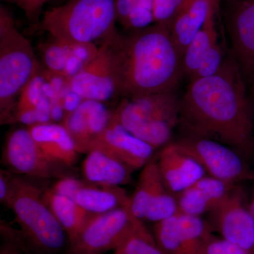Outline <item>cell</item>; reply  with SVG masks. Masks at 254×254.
I'll list each match as a JSON object with an SVG mask.
<instances>
[{
	"instance_id": "d4e9b609",
	"label": "cell",
	"mask_w": 254,
	"mask_h": 254,
	"mask_svg": "<svg viewBox=\"0 0 254 254\" xmlns=\"http://www.w3.org/2000/svg\"><path fill=\"white\" fill-rule=\"evenodd\" d=\"M175 215L155 222L153 232L155 243L164 254H190L177 227Z\"/></svg>"
},
{
	"instance_id": "44dd1931",
	"label": "cell",
	"mask_w": 254,
	"mask_h": 254,
	"mask_svg": "<svg viewBox=\"0 0 254 254\" xmlns=\"http://www.w3.org/2000/svg\"><path fill=\"white\" fill-rule=\"evenodd\" d=\"M130 198L131 196L121 187L96 185L87 181L74 197L78 205L92 214L129 206Z\"/></svg>"
},
{
	"instance_id": "e575fe53",
	"label": "cell",
	"mask_w": 254,
	"mask_h": 254,
	"mask_svg": "<svg viewBox=\"0 0 254 254\" xmlns=\"http://www.w3.org/2000/svg\"><path fill=\"white\" fill-rule=\"evenodd\" d=\"M49 0H11L20 8L31 21L38 18L44 5Z\"/></svg>"
},
{
	"instance_id": "484cf974",
	"label": "cell",
	"mask_w": 254,
	"mask_h": 254,
	"mask_svg": "<svg viewBox=\"0 0 254 254\" xmlns=\"http://www.w3.org/2000/svg\"><path fill=\"white\" fill-rule=\"evenodd\" d=\"M46 81V76L40 71L23 88L18 98L16 110H38L50 115L51 105L43 89Z\"/></svg>"
},
{
	"instance_id": "9a60e30c",
	"label": "cell",
	"mask_w": 254,
	"mask_h": 254,
	"mask_svg": "<svg viewBox=\"0 0 254 254\" xmlns=\"http://www.w3.org/2000/svg\"><path fill=\"white\" fill-rule=\"evenodd\" d=\"M113 155L133 170L143 168L153 158V147L127 131L111 119L105 128L91 145Z\"/></svg>"
},
{
	"instance_id": "60d3db41",
	"label": "cell",
	"mask_w": 254,
	"mask_h": 254,
	"mask_svg": "<svg viewBox=\"0 0 254 254\" xmlns=\"http://www.w3.org/2000/svg\"><path fill=\"white\" fill-rule=\"evenodd\" d=\"M249 254H254V240L253 245H252V248H251L250 252H249Z\"/></svg>"
},
{
	"instance_id": "ba28073f",
	"label": "cell",
	"mask_w": 254,
	"mask_h": 254,
	"mask_svg": "<svg viewBox=\"0 0 254 254\" xmlns=\"http://www.w3.org/2000/svg\"><path fill=\"white\" fill-rule=\"evenodd\" d=\"M143 223L133 215L129 206L92 214L76 238L69 243V254H104L114 251Z\"/></svg>"
},
{
	"instance_id": "f35d334b",
	"label": "cell",
	"mask_w": 254,
	"mask_h": 254,
	"mask_svg": "<svg viewBox=\"0 0 254 254\" xmlns=\"http://www.w3.org/2000/svg\"><path fill=\"white\" fill-rule=\"evenodd\" d=\"M251 94H250V100L251 103H252V108L254 106V81H252V84H251Z\"/></svg>"
},
{
	"instance_id": "83f0119b",
	"label": "cell",
	"mask_w": 254,
	"mask_h": 254,
	"mask_svg": "<svg viewBox=\"0 0 254 254\" xmlns=\"http://www.w3.org/2000/svg\"><path fill=\"white\" fill-rule=\"evenodd\" d=\"M40 52L48 72L63 77L69 53V43L52 38L41 45Z\"/></svg>"
},
{
	"instance_id": "d6a6232c",
	"label": "cell",
	"mask_w": 254,
	"mask_h": 254,
	"mask_svg": "<svg viewBox=\"0 0 254 254\" xmlns=\"http://www.w3.org/2000/svg\"><path fill=\"white\" fill-rule=\"evenodd\" d=\"M200 254H249L235 244L214 236L203 247Z\"/></svg>"
},
{
	"instance_id": "8d00e7d4",
	"label": "cell",
	"mask_w": 254,
	"mask_h": 254,
	"mask_svg": "<svg viewBox=\"0 0 254 254\" xmlns=\"http://www.w3.org/2000/svg\"><path fill=\"white\" fill-rule=\"evenodd\" d=\"M14 175L9 172L1 170L0 171V201L6 206L9 199L11 189V181Z\"/></svg>"
},
{
	"instance_id": "d590c367",
	"label": "cell",
	"mask_w": 254,
	"mask_h": 254,
	"mask_svg": "<svg viewBox=\"0 0 254 254\" xmlns=\"http://www.w3.org/2000/svg\"><path fill=\"white\" fill-rule=\"evenodd\" d=\"M137 1L138 0H116L115 1L117 22L123 27L126 24L127 19L136 6Z\"/></svg>"
},
{
	"instance_id": "6da1fadb",
	"label": "cell",
	"mask_w": 254,
	"mask_h": 254,
	"mask_svg": "<svg viewBox=\"0 0 254 254\" xmlns=\"http://www.w3.org/2000/svg\"><path fill=\"white\" fill-rule=\"evenodd\" d=\"M253 108L238 64L230 57L213 76L190 81L180 98V122L192 134L254 154Z\"/></svg>"
},
{
	"instance_id": "7a4b0ae2",
	"label": "cell",
	"mask_w": 254,
	"mask_h": 254,
	"mask_svg": "<svg viewBox=\"0 0 254 254\" xmlns=\"http://www.w3.org/2000/svg\"><path fill=\"white\" fill-rule=\"evenodd\" d=\"M122 98L176 91L182 73V56L171 34V26L157 23L119 33L113 38Z\"/></svg>"
},
{
	"instance_id": "30bf717a",
	"label": "cell",
	"mask_w": 254,
	"mask_h": 254,
	"mask_svg": "<svg viewBox=\"0 0 254 254\" xmlns=\"http://www.w3.org/2000/svg\"><path fill=\"white\" fill-rule=\"evenodd\" d=\"M115 36L102 42L94 59L68 80L69 89L82 99L105 103L119 95L116 58L113 43Z\"/></svg>"
},
{
	"instance_id": "8992f818",
	"label": "cell",
	"mask_w": 254,
	"mask_h": 254,
	"mask_svg": "<svg viewBox=\"0 0 254 254\" xmlns=\"http://www.w3.org/2000/svg\"><path fill=\"white\" fill-rule=\"evenodd\" d=\"M112 118L155 149L163 148L180 122V98L175 91L124 98Z\"/></svg>"
},
{
	"instance_id": "836d02e7",
	"label": "cell",
	"mask_w": 254,
	"mask_h": 254,
	"mask_svg": "<svg viewBox=\"0 0 254 254\" xmlns=\"http://www.w3.org/2000/svg\"><path fill=\"white\" fill-rule=\"evenodd\" d=\"M86 180L83 181L72 176L65 177L58 179L53 187L49 189L55 193L74 199L78 190L86 184Z\"/></svg>"
},
{
	"instance_id": "4316f807",
	"label": "cell",
	"mask_w": 254,
	"mask_h": 254,
	"mask_svg": "<svg viewBox=\"0 0 254 254\" xmlns=\"http://www.w3.org/2000/svg\"><path fill=\"white\" fill-rule=\"evenodd\" d=\"M113 254H164L155 243L153 234L143 223L114 250Z\"/></svg>"
},
{
	"instance_id": "5bb4252c",
	"label": "cell",
	"mask_w": 254,
	"mask_h": 254,
	"mask_svg": "<svg viewBox=\"0 0 254 254\" xmlns=\"http://www.w3.org/2000/svg\"><path fill=\"white\" fill-rule=\"evenodd\" d=\"M113 112L104 103L83 100L72 112L66 113L62 125L76 143L79 153H87L93 141L111 121Z\"/></svg>"
},
{
	"instance_id": "d6986e66",
	"label": "cell",
	"mask_w": 254,
	"mask_h": 254,
	"mask_svg": "<svg viewBox=\"0 0 254 254\" xmlns=\"http://www.w3.org/2000/svg\"><path fill=\"white\" fill-rule=\"evenodd\" d=\"M41 150L57 163L72 168L79 152L72 137L62 124H38L28 127Z\"/></svg>"
},
{
	"instance_id": "ffe728a7",
	"label": "cell",
	"mask_w": 254,
	"mask_h": 254,
	"mask_svg": "<svg viewBox=\"0 0 254 254\" xmlns=\"http://www.w3.org/2000/svg\"><path fill=\"white\" fill-rule=\"evenodd\" d=\"M215 0H186L171 25L172 38L183 58L185 50L203 27Z\"/></svg>"
},
{
	"instance_id": "7402d4cb",
	"label": "cell",
	"mask_w": 254,
	"mask_h": 254,
	"mask_svg": "<svg viewBox=\"0 0 254 254\" xmlns=\"http://www.w3.org/2000/svg\"><path fill=\"white\" fill-rule=\"evenodd\" d=\"M43 199L66 232L71 243L78 236L92 213L82 208L73 198L55 193L50 189L45 190Z\"/></svg>"
},
{
	"instance_id": "74e56055",
	"label": "cell",
	"mask_w": 254,
	"mask_h": 254,
	"mask_svg": "<svg viewBox=\"0 0 254 254\" xmlns=\"http://www.w3.org/2000/svg\"><path fill=\"white\" fill-rule=\"evenodd\" d=\"M0 254H24V253L14 246L7 245L1 247Z\"/></svg>"
},
{
	"instance_id": "3957f363",
	"label": "cell",
	"mask_w": 254,
	"mask_h": 254,
	"mask_svg": "<svg viewBox=\"0 0 254 254\" xmlns=\"http://www.w3.org/2000/svg\"><path fill=\"white\" fill-rule=\"evenodd\" d=\"M116 0H68L45 12L41 28L68 43H95L117 36Z\"/></svg>"
},
{
	"instance_id": "f1b7e54d",
	"label": "cell",
	"mask_w": 254,
	"mask_h": 254,
	"mask_svg": "<svg viewBox=\"0 0 254 254\" xmlns=\"http://www.w3.org/2000/svg\"><path fill=\"white\" fill-rule=\"evenodd\" d=\"M95 43H69V53L63 77L69 80L81 71L99 52Z\"/></svg>"
},
{
	"instance_id": "603a6c76",
	"label": "cell",
	"mask_w": 254,
	"mask_h": 254,
	"mask_svg": "<svg viewBox=\"0 0 254 254\" xmlns=\"http://www.w3.org/2000/svg\"><path fill=\"white\" fill-rule=\"evenodd\" d=\"M215 6H212L203 27L192 40L182 58V73L189 79L199 67L209 50L218 43V33L215 22Z\"/></svg>"
},
{
	"instance_id": "b9f144b4",
	"label": "cell",
	"mask_w": 254,
	"mask_h": 254,
	"mask_svg": "<svg viewBox=\"0 0 254 254\" xmlns=\"http://www.w3.org/2000/svg\"><path fill=\"white\" fill-rule=\"evenodd\" d=\"M4 1H9V2H11V0H4Z\"/></svg>"
},
{
	"instance_id": "1f68e13d",
	"label": "cell",
	"mask_w": 254,
	"mask_h": 254,
	"mask_svg": "<svg viewBox=\"0 0 254 254\" xmlns=\"http://www.w3.org/2000/svg\"><path fill=\"white\" fill-rule=\"evenodd\" d=\"M186 0H154V22L171 26L174 18Z\"/></svg>"
},
{
	"instance_id": "52a82bcc",
	"label": "cell",
	"mask_w": 254,
	"mask_h": 254,
	"mask_svg": "<svg viewBox=\"0 0 254 254\" xmlns=\"http://www.w3.org/2000/svg\"><path fill=\"white\" fill-rule=\"evenodd\" d=\"M175 143L195 159L208 176L237 185L254 180V169L242 154L228 145L192 133Z\"/></svg>"
},
{
	"instance_id": "7c38bea8",
	"label": "cell",
	"mask_w": 254,
	"mask_h": 254,
	"mask_svg": "<svg viewBox=\"0 0 254 254\" xmlns=\"http://www.w3.org/2000/svg\"><path fill=\"white\" fill-rule=\"evenodd\" d=\"M208 214V223L222 238L250 252L254 240V217L245 192L238 185Z\"/></svg>"
},
{
	"instance_id": "4fadbf2b",
	"label": "cell",
	"mask_w": 254,
	"mask_h": 254,
	"mask_svg": "<svg viewBox=\"0 0 254 254\" xmlns=\"http://www.w3.org/2000/svg\"><path fill=\"white\" fill-rule=\"evenodd\" d=\"M232 56L247 85L254 79V0L239 1L227 16Z\"/></svg>"
},
{
	"instance_id": "8fae6325",
	"label": "cell",
	"mask_w": 254,
	"mask_h": 254,
	"mask_svg": "<svg viewBox=\"0 0 254 254\" xmlns=\"http://www.w3.org/2000/svg\"><path fill=\"white\" fill-rule=\"evenodd\" d=\"M129 208L138 220L158 222L179 212L175 195L164 185L156 158L142 168L136 189L130 198Z\"/></svg>"
},
{
	"instance_id": "ab89813d",
	"label": "cell",
	"mask_w": 254,
	"mask_h": 254,
	"mask_svg": "<svg viewBox=\"0 0 254 254\" xmlns=\"http://www.w3.org/2000/svg\"><path fill=\"white\" fill-rule=\"evenodd\" d=\"M250 208L251 212H252V215H253L254 217V190L253 196H252V201H251L250 204Z\"/></svg>"
},
{
	"instance_id": "e0dca14e",
	"label": "cell",
	"mask_w": 254,
	"mask_h": 254,
	"mask_svg": "<svg viewBox=\"0 0 254 254\" xmlns=\"http://www.w3.org/2000/svg\"><path fill=\"white\" fill-rule=\"evenodd\" d=\"M237 186L207 175L177 195L179 212L196 216L208 213Z\"/></svg>"
},
{
	"instance_id": "277c9868",
	"label": "cell",
	"mask_w": 254,
	"mask_h": 254,
	"mask_svg": "<svg viewBox=\"0 0 254 254\" xmlns=\"http://www.w3.org/2000/svg\"><path fill=\"white\" fill-rule=\"evenodd\" d=\"M41 71L31 42L15 24L12 14L0 6V121H14L16 99Z\"/></svg>"
},
{
	"instance_id": "cb8c5ba5",
	"label": "cell",
	"mask_w": 254,
	"mask_h": 254,
	"mask_svg": "<svg viewBox=\"0 0 254 254\" xmlns=\"http://www.w3.org/2000/svg\"><path fill=\"white\" fill-rule=\"evenodd\" d=\"M177 227L190 254H200L203 247L215 235L207 220L201 216L178 212L175 215Z\"/></svg>"
},
{
	"instance_id": "9c48e42d",
	"label": "cell",
	"mask_w": 254,
	"mask_h": 254,
	"mask_svg": "<svg viewBox=\"0 0 254 254\" xmlns=\"http://www.w3.org/2000/svg\"><path fill=\"white\" fill-rule=\"evenodd\" d=\"M2 160L15 173L38 180L71 176V168L50 158L27 128L13 130L6 137Z\"/></svg>"
},
{
	"instance_id": "ac0fdd59",
	"label": "cell",
	"mask_w": 254,
	"mask_h": 254,
	"mask_svg": "<svg viewBox=\"0 0 254 254\" xmlns=\"http://www.w3.org/2000/svg\"><path fill=\"white\" fill-rule=\"evenodd\" d=\"M134 171L120 159L99 148L88 150L81 167L86 181L108 186L128 185Z\"/></svg>"
},
{
	"instance_id": "7bdbcfd3",
	"label": "cell",
	"mask_w": 254,
	"mask_h": 254,
	"mask_svg": "<svg viewBox=\"0 0 254 254\" xmlns=\"http://www.w3.org/2000/svg\"></svg>"
},
{
	"instance_id": "2e32d148",
	"label": "cell",
	"mask_w": 254,
	"mask_h": 254,
	"mask_svg": "<svg viewBox=\"0 0 254 254\" xmlns=\"http://www.w3.org/2000/svg\"><path fill=\"white\" fill-rule=\"evenodd\" d=\"M156 160L164 185L175 198L206 176L204 168L195 159L180 150L175 142L163 147Z\"/></svg>"
},
{
	"instance_id": "4dcf8cb0",
	"label": "cell",
	"mask_w": 254,
	"mask_h": 254,
	"mask_svg": "<svg viewBox=\"0 0 254 254\" xmlns=\"http://www.w3.org/2000/svg\"><path fill=\"white\" fill-rule=\"evenodd\" d=\"M223 57L221 46L218 42L209 50L202 60L199 67L190 78V81L198 78L208 77L218 73L225 62Z\"/></svg>"
},
{
	"instance_id": "f546056e",
	"label": "cell",
	"mask_w": 254,
	"mask_h": 254,
	"mask_svg": "<svg viewBox=\"0 0 254 254\" xmlns=\"http://www.w3.org/2000/svg\"><path fill=\"white\" fill-rule=\"evenodd\" d=\"M154 0H138L124 26L128 31L142 29L154 22Z\"/></svg>"
},
{
	"instance_id": "5b68a950",
	"label": "cell",
	"mask_w": 254,
	"mask_h": 254,
	"mask_svg": "<svg viewBox=\"0 0 254 254\" xmlns=\"http://www.w3.org/2000/svg\"><path fill=\"white\" fill-rule=\"evenodd\" d=\"M32 180L13 176L6 206L12 210L30 246L44 254L58 253L67 235L43 199L46 190Z\"/></svg>"
}]
</instances>
